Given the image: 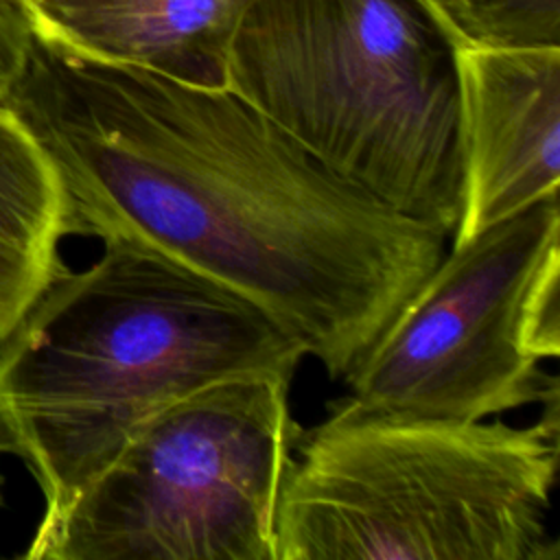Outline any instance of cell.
I'll return each mask as SVG.
<instances>
[{
  "label": "cell",
  "instance_id": "8992f818",
  "mask_svg": "<svg viewBox=\"0 0 560 560\" xmlns=\"http://www.w3.org/2000/svg\"><path fill=\"white\" fill-rule=\"evenodd\" d=\"M560 354V203L551 195L442 256L343 376L376 411L470 422L542 402Z\"/></svg>",
  "mask_w": 560,
  "mask_h": 560
},
{
  "label": "cell",
  "instance_id": "52a82bcc",
  "mask_svg": "<svg viewBox=\"0 0 560 560\" xmlns=\"http://www.w3.org/2000/svg\"><path fill=\"white\" fill-rule=\"evenodd\" d=\"M464 210L453 243L558 195L560 48H462Z\"/></svg>",
  "mask_w": 560,
  "mask_h": 560
},
{
  "label": "cell",
  "instance_id": "3957f363",
  "mask_svg": "<svg viewBox=\"0 0 560 560\" xmlns=\"http://www.w3.org/2000/svg\"><path fill=\"white\" fill-rule=\"evenodd\" d=\"M459 50L429 0H254L230 42L228 88L328 171L453 238Z\"/></svg>",
  "mask_w": 560,
  "mask_h": 560
},
{
  "label": "cell",
  "instance_id": "277c9868",
  "mask_svg": "<svg viewBox=\"0 0 560 560\" xmlns=\"http://www.w3.org/2000/svg\"><path fill=\"white\" fill-rule=\"evenodd\" d=\"M542 402L536 424L510 427L337 400L298 427L278 560H558V389Z\"/></svg>",
  "mask_w": 560,
  "mask_h": 560
},
{
  "label": "cell",
  "instance_id": "7c38bea8",
  "mask_svg": "<svg viewBox=\"0 0 560 560\" xmlns=\"http://www.w3.org/2000/svg\"><path fill=\"white\" fill-rule=\"evenodd\" d=\"M20 2L22 0H0V7L4 9V11H11V13H15L18 15V7H20ZM20 18V15H18Z\"/></svg>",
  "mask_w": 560,
  "mask_h": 560
},
{
  "label": "cell",
  "instance_id": "5b68a950",
  "mask_svg": "<svg viewBox=\"0 0 560 560\" xmlns=\"http://www.w3.org/2000/svg\"><path fill=\"white\" fill-rule=\"evenodd\" d=\"M291 378L249 372L149 416L24 551L31 560H278Z\"/></svg>",
  "mask_w": 560,
  "mask_h": 560
},
{
  "label": "cell",
  "instance_id": "6da1fadb",
  "mask_svg": "<svg viewBox=\"0 0 560 560\" xmlns=\"http://www.w3.org/2000/svg\"><path fill=\"white\" fill-rule=\"evenodd\" d=\"M28 28V26H26ZM50 158L66 234L129 238L234 289L343 378L446 254L230 88L28 31L4 103Z\"/></svg>",
  "mask_w": 560,
  "mask_h": 560
},
{
  "label": "cell",
  "instance_id": "8fae6325",
  "mask_svg": "<svg viewBox=\"0 0 560 560\" xmlns=\"http://www.w3.org/2000/svg\"><path fill=\"white\" fill-rule=\"evenodd\" d=\"M28 44V28L22 18L0 7V105L7 103L22 63Z\"/></svg>",
  "mask_w": 560,
  "mask_h": 560
},
{
  "label": "cell",
  "instance_id": "9c48e42d",
  "mask_svg": "<svg viewBox=\"0 0 560 560\" xmlns=\"http://www.w3.org/2000/svg\"><path fill=\"white\" fill-rule=\"evenodd\" d=\"M63 236L57 171L15 112L0 105V346L61 265Z\"/></svg>",
  "mask_w": 560,
  "mask_h": 560
},
{
  "label": "cell",
  "instance_id": "ba28073f",
  "mask_svg": "<svg viewBox=\"0 0 560 560\" xmlns=\"http://www.w3.org/2000/svg\"><path fill=\"white\" fill-rule=\"evenodd\" d=\"M254 0H22L31 33L72 50L228 88V52Z\"/></svg>",
  "mask_w": 560,
  "mask_h": 560
},
{
  "label": "cell",
  "instance_id": "30bf717a",
  "mask_svg": "<svg viewBox=\"0 0 560 560\" xmlns=\"http://www.w3.org/2000/svg\"><path fill=\"white\" fill-rule=\"evenodd\" d=\"M462 48H560V0H429Z\"/></svg>",
  "mask_w": 560,
  "mask_h": 560
},
{
  "label": "cell",
  "instance_id": "7a4b0ae2",
  "mask_svg": "<svg viewBox=\"0 0 560 560\" xmlns=\"http://www.w3.org/2000/svg\"><path fill=\"white\" fill-rule=\"evenodd\" d=\"M63 262L0 346V448L59 514L168 402L228 376L293 378L302 341L234 289L168 254L107 238Z\"/></svg>",
  "mask_w": 560,
  "mask_h": 560
}]
</instances>
